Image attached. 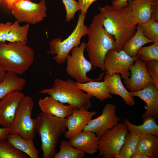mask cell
<instances>
[{"label": "cell", "instance_id": "1", "mask_svg": "<svg viewBox=\"0 0 158 158\" xmlns=\"http://www.w3.org/2000/svg\"><path fill=\"white\" fill-rule=\"evenodd\" d=\"M103 26L115 39L116 49L120 51L135 34L138 23L130 7L118 9L112 5L99 7Z\"/></svg>", "mask_w": 158, "mask_h": 158}, {"label": "cell", "instance_id": "2", "mask_svg": "<svg viewBox=\"0 0 158 158\" xmlns=\"http://www.w3.org/2000/svg\"><path fill=\"white\" fill-rule=\"evenodd\" d=\"M88 40L86 43L90 61L95 68L105 71L104 60L107 52L116 49L114 37L104 28L102 15L100 13L93 18L88 34Z\"/></svg>", "mask_w": 158, "mask_h": 158}, {"label": "cell", "instance_id": "3", "mask_svg": "<svg viewBox=\"0 0 158 158\" xmlns=\"http://www.w3.org/2000/svg\"><path fill=\"white\" fill-rule=\"evenodd\" d=\"M33 49L20 42H0V65L7 72L24 74L34 61Z\"/></svg>", "mask_w": 158, "mask_h": 158}, {"label": "cell", "instance_id": "4", "mask_svg": "<svg viewBox=\"0 0 158 158\" xmlns=\"http://www.w3.org/2000/svg\"><path fill=\"white\" fill-rule=\"evenodd\" d=\"M36 119V132L40 137L42 157L54 158L59 140L66 131V119L42 112Z\"/></svg>", "mask_w": 158, "mask_h": 158}, {"label": "cell", "instance_id": "5", "mask_svg": "<svg viewBox=\"0 0 158 158\" xmlns=\"http://www.w3.org/2000/svg\"><path fill=\"white\" fill-rule=\"evenodd\" d=\"M47 94L63 104L74 106L75 108L88 110L92 106L91 96L85 93L77 86L74 81L56 78L50 88L40 91Z\"/></svg>", "mask_w": 158, "mask_h": 158}, {"label": "cell", "instance_id": "6", "mask_svg": "<svg viewBox=\"0 0 158 158\" xmlns=\"http://www.w3.org/2000/svg\"><path fill=\"white\" fill-rule=\"evenodd\" d=\"M85 15H79L74 29L67 38L63 41L60 38H55L50 42L49 53L55 55L53 58L57 63H64L72 49L80 45L82 37L87 35L89 28L85 24Z\"/></svg>", "mask_w": 158, "mask_h": 158}, {"label": "cell", "instance_id": "7", "mask_svg": "<svg viewBox=\"0 0 158 158\" xmlns=\"http://www.w3.org/2000/svg\"><path fill=\"white\" fill-rule=\"evenodd\" d=\"M34 106L33 99L24 95L22 99L9 134H17L26 140H33L36 132V118L32 117Z\"/></svg>", "mask_w": 158, "mask_h": 158}, {"label": "cell", "instance_id": "8", "mask_svg": "<svg viewBox=\"0 0 158 158\" xmlns=\"http://www.w3.org/2000/svg\"><path fill=\"white\" fill-rule=\"evenodd\" d=\"M85 42H82L71 51V54L67 56L66 71L71 77L75 78L76 82L83 83L90 81H98L102 78L104 72L101 73L99 78L92 79L88 78L87 73L92 69V65L85 57L84 51L86 49Z\"/></svg>", "mask_w": 158, "mask_h": 158}, {"label": "cell", "instance_id": "9", "mask_svg": "<svg viewBox=\"0 0 158 158\" xmlns=\"http://www.w3.org/2000/svg\"><path fill=\"white\" fill-rule=\"evenodd\" d=\"M128 132L127 126L123 123H118L106 131L99 138L98 156L104 158H118Z\"/></svg>", "mask_w": 158, "mask_h": 158}, {"label": "cell", "instance_id": "10", "mask_svg": "<svg viewBox=\"0 0 158 158\" xmlns=\"http://www.w3.org/2000/svg\"><path fill=\"white\" fill-rule=\"evenodd\" d=\"M12 13L20 23L34 25L43 20L47 17V6L44 0L35 3L29 0H19L15 3Z\"/></svg>", "mask_w": 158, "mask_h": 158}, {"label": "cell", "instance_id": "11", "mask_svg": "<svg viewBox=\"0 0 158 158\" xmlns=\"http://www.w3.org/2000/svg\"><path fill=\"white\" fill-rule=\"evenodd\" d=\"M139 56L138 55L135 57H131L122 49L119 51L116 49L110 50L107 53L104 60L105 73L110 75L120 73L121 78L126 80L130 76V67Z\"/></svg>", "mask_w": 158, "mask_h": 158}, {"label": "cell", "instance_id": "12", "mask_svg": "<svg viewBox=\"0 0 158 158\" xmlns=\"http://www.w3.org/2000/svg\"><path fill=\"white\" fill-rule=\"evenodd\" d=\"M117 108L111 103L106 104L102 114L97 118L91 119L83 131L94 133L99 138L106 131L118 123L120 118L116 114Z\"/></svg>", "mask_w": 158, "mask_h": 158}, {"label": "cell", "instance_id": "13", "mask_svg": "<svg viewBox=\"0 0 158 158\" xmlns=\"http://www.w3.org/2000/svg\"><path fill=\"white\" fill-rule=\"evenodd\" d=\"M24 94L20 91L12 92L0 100V125L10 128L14 120Z\"/></svg>", "mask_w": 158, "mask_h": 158}, {"label": "cell", "instance_id": "14", "mask_svg": "<svg viewBox=\"0 0 158 158\" xmlns=\"http://www.w3.org/2000/svg\"><path fill=\"white\" fill-rule=\"evenodd\" d=\"M134 62L129 68L130 76L124 80L126 88L131 92L142 90L147 85L154 83L147 71L145 62L139 57Z\"/></svg>", "mask_w": 158, "mask_h": 158}, {"label": "cell", "instance_id": "15", "mask_svg": "<svg viewBox=\"0 0 158 158\" xmlns=\"http://www.w3.org/2000/svg\"><path fill=\"white\" fill-rule=\"evenodd\" d=\"M133 97H137L144 101L146 110L142 116L143 120L149 117L158 118V89L154 83L147 85L142 89L130 92Z\"/></svg>", "mask_w": 158, "mask_h": 158}, {"label": "cell", "instance_id": "16", "mask_svg": "<svg viewBox=\"0 0 158 158\" xmlns=\"http://www.w3.org/2000/svg\"><path fill=\"white\" fill-rule=\"evenodd\" d=\"M96 114L95 111L74 108L72 113L66 118L68 130L64 133L65 137L69 139L83 131Z\"/></svg>", "mask_w": 158, "mask_h": 158}, {"label": "cell", "instance_id": "17", "mask_svg": "<svg viewBox=\"0 0 158 158\" xmlns=\"http://www.w3.org/2000/svg\"><path fill=\"white\" fill-rule=\"evenodd\" d=\"M29 28V24L21 26L17 20L14 23L0 22V42H20L27 44Z\"/></svg>", "mask_w": 158, "mask_h": 158}, {"label": "cell", "instance_id": "18", "mask_svg": "<svg viewBox=\"0 0 158 158\" xmlns=\"http://www.w3.org/2000/svg\"><path fill=\"white\" fill-rule=\"evenodd\" d=\"M99 139L94 133L83 131L69 139L68 142L85 153L93 154L98 151Z\"/></svg>", "mask_w": 158, "mask_h": 158}, {"label": "cell", "instance_id": "19", "mask_svg": "<svg viewBox=\"0 0 158 158\" xmlns=\"http://www.w3.org/2000/svg\"><path fill=\"white\" fill-rule=\"evenodd\" d=\"M38 105L42 112L63 118L70 115L75 108L74 106L65 105L50 96L40 99Z\"/></svg>", "mask_w": 158, "mask_h": 158}, {"label": "cell", "instance_id": "20", "mask_svg": "<svg viewBox=\"0 0 158 158\" xmlns=\"http://www.w3.org/2000/svg\"><path fill=\"white\" fill-rule=\"evenodd\" d=\"M104 81L111 94L120 96L128 105L133 106L135 104V102L133 97L131 95L130 92L128 91L123 86L119 73L110 75L105 73Z\"/></svg>", "mask_w": 158, "mask_h": 158}, {"label": "cell", "instance_id": "21", "mask_svg": "<svg viewBox=\"0 0 158 158\" xmlns=\"http://www.w3.org/2000/svg\"><path fill=\"white\" fill-rule=\"evenodd\" d=\"M76 83L79 89L92 97H94L101 101L113 98L104 81L101 82L92 81L83 83Z\"/></svg>", "mask_w": 158, "mask_h": 158}, {"label": "cell", "instance_id": "22", "mask_svg": "<svg viewBox=\"0 0 158 158\" xmlns=\"http://www.w3.org/2000/svg\"><path fill=\"white\" fill-rule=\"evenodd\" d=\"M153 2L150 0H129L128 6L138 24L150 19Z\"/></svg>", "mask_w": 158, "mask_h": 158}, {"label": "cell", "instance_id": "23", "mask_svg": "<svg viewBox=\"0 0 158 158\" xmlns=\"http://www.w3.org/2000/svg\"><path fill=\"white\" fill-rule=\"evenodd\" d=\"M135 151L150 158L158 157V135L146 134L139 136Z\"/></svg>", "mask_w": 158, "mask_h": 158}, {"label": "cell", "instance_id": "24", "mask_svg": "<svg viewBox=\"0 0 158 158\" xmlns=\"http://www.w3.org/2000/svg\"><path fill=\"white\" fill-rule=\"evenodd\" d=\"M6 140L15 148L26 154L30 158H38L39 152L33 140H26L17 134H9Z\"/></svg>", "mask_w": 158, "mask_h": 158}, {"label": "cell", "instance_id": "25", "mask_svg": "<svg viewBox=\"0 0 158 158\" xmlns=\"http://www.w3.org/2000/svg\"><path fill=\"white\" fill-rule=\"evenodd\" d=\"M26 83L25 79L13 73L7 72L4 79L0 83V100L11 92L22 90Z\"/></svg>", "mask_w": 158, "mask_h": 158}, {"label": "cell", "instance_id": "26", "mask_svg": "<svg viewBox=\"0 0 158 158\" xmlns=\"http://www.w3.org/2000/svg\"><path fill=\"white\" fill-rule=\"evenodd\" d=\"M137 25L136 33L125 43L122 49L132 57H135L137 56L138 51L144 45L154 42L144 36L140 25L138 24Z\"/></svg>", "mask_w": 158, "mask_h": 158}, {"label": "cell", "instance_id": "27", "mask_svg": "<svg viewBox=\"0 0 158 158\" xmlns=\"http://www.w3.org/2000/svg\"><path fill=\"white\" fill-rule=\"evenodd\" d=\"M142 124L136 125L131 123L128 118L123 121L127 126L129 131L139 136L146 134L158 135V126L156 119L151 117L143 120Z\"/></svg>", "mask_w": 158, "mask_h": 158}, {"label": "cell", "instance_id": "28", "mask_svg": "<svg viewBox=\"0 0 158 158\" xmlns=\"http://www.w3.org/2000/svg\"><path fill=\"white\" fill-rule=\"evenodd\" d=\"M138 137L132 132L129 131L127 133L118 158H131L136 150Z\"/></svg>", "mask_w": 158, "mask_h": 158}, {"label": "cell", "instance_id": "29", "mask_svg": "<svg viewBox=\"0 0 158 158\" xmlns=\"http://www.w3.org/2000/svg\"><path fill=\"white\" fill-rule=\"evenodd\" d=\"M60 150L56 153L54 158H83L85 154L71 146L68 141H62L59 145Z\"/></svg>", "mask_w": 158, "mask_h": 158}, {"label": "cell", "instance_id": "30", "mask_svg": "<svg viewBox=\"0 0 158 158\" xmlns=\"http://www.w3.org/2000/svg\"><path fill=\"white\" fill-rule=\"evenodd\" d=\"M25 153L15 148L6 140L0 139V158H27Z\"/></svg>", "mask_w": 158, "mask_h": 158}, {"label": "cell", "instance_id": "31", "mask_svg": "<svg viewBox=\"0 0 158 158\" xmlns=\"http://www.w3.org/2000/svg\"><path fill=\"white\" fill-rule=\"evenodd\" d=\"M138 24L146 38L154 42L158 41V23L150 18L145 23Z\"/></svg>", "mask_w": 158, "mask_h": 158}, {"label": "cell", "instance_id": "32", "mask_svg": "<svg viewBox=\"0 0 158 158\" xmlns=\"http://www.w3.org/2000/svg\"><path fill=\"white\" fill-rule=\"evenodd\" d=\"M137 54L139 56V58L145 62L152 60L158 61V41L148 46L142 47Z\"/></svg>", "mask_w": 158, "mask_h": 158}, {"label": "cell", "instance_id": "33", "mask_svg": "<svg viewBox=\"0 0 158 158\" xmlns=\"http://www.w3.org/2000/svg\"><path fill=\"white\" fill-rule=\"evenodd\" d=\"M62 1L66 11V20L69 22L74 18L76 12L80 11V8L75 0H62Z\"/></svg>", "mask_w": 158, "mask_h": 158}, {"label": "cell", "instance_id": "34", "mask_svg": "<svg viewBox=\"0 0 158 158\" xmlns=\"http://www.w3.org/2000/svg\"><path fill=\"white\" fill-rule=\"evenodd\" d=\"M147 72L158 89V61L152 60L145 62Z\"/></svg>", "mask_w": 158, "mask_h": 158}, {"label": "cell", "instance_id": "35", "mask_svg": "<svg viewBox=\"0 0 158 158\" xmlns=\"http://www.w3.org/2000/svg\"><path fill=\"white\" fill-rule=\"evenodd\" d=\"M78 2L80 8V13L82 15H86L88 9L94 2L98 0H78ZM113 1L114 0H112Z\"/></svg>", "mask_w": 158, "mask_h": 158}, {"label": "cell", "instance_id": "36", "mask_svg": "<svg viewBox=\"0 0 158 158\" xmlns=\"http://www.w3.org/2000/svg\"><path fill=\"white\" fill-rule=\"evenodd\" d=\"M129 0H114L112 1V5L118 9H122L128 6Z\"/></svg>", "mask_w": 158, "mask_h": 158}, {"label": "cell", "instance_id": "37", "mask_svg": "<svg viewBox=\"0 0 158 158\" xmlns=\"http://www.w3.org/2000/svg\"><path fill=\"white\" fill-rule=\"evenodd\" d=\"M151 18L158 23V1L153 3Z\"/></svg>", "mask_w": 158, "mask_h": 158}, {"label": "cell", "instance_id": "38", "mask_svg": "<svg viewBox=\"0 0 158 158\" xmlns=\"http://www.w3.org/2000/svg\"><path fill=\"white\" fill-rule=\"evenodd\" d=\"M10 128H0V139L6 140L7 137L9 134Z\"/></svg>", "mask_w": 158, "mask_h": 158}, {"label": "cell", "instance_id": "39", "mask_svg": "<svg viewBox=\"0 0 158 158\" xmlns=\"http://www.w3.org/2000/svg\"><path fill=\"white\" fill-rule=\"evenodd\" d=\"M131 158H150L148 156L135 151L132 155Z\"/></svg>", "mask_w": 158, "mask_h": 158}, {"label": "cell", "instance_id": "40", "mask_svg": "<svg viewBox=\"0 0 158 158\" xmlns=\"http://www.w3.org/2000/svg\"><path fill=\"white\" fill-rule=\"evenodd\" d=\"M7 72L0 65V83L4 79Z\"/></svg>", "mask_w": 158, "mask_h": 158}, {"label": "cell", "instance_id": "41", "mask_svg": "<svg viewBox=\"0 0 158 158\" xmlns=\"http://www.w3.org/2000/svg\"><path fill=\"white\" fill-rule=\"evenodd\" d=\"M8 8L11 9L13 4L19 0H4Z\"/></svg>", "mask_w": 158, "mask_h": 158}, {"label": "cell", "instance_id": "42", "mask_svg": "<svg viewBox=\"0 0 158 158\" xmlns=\"http://www.w3.org/2000/svg\"><path fill=\"white\" fill-rule=\"evenodd\" d=\"M152 2H154L155 1H158V0H150Z\"/></svg>", "mask_w": 158, "mask_h": 158}, {"label": "cell", "instance_id": "43", "mask_svg": "<svg viewBox=\"0 0 158 158\" xmlns=\"http://www.w3.org/2000/svg\"><path fill=\"white\" fill-rule=\"evenodd\" d=\"M4 0H0V5Z\"/></svg>", "mask_w": 158, "mask_h": 158}]
</instances>
